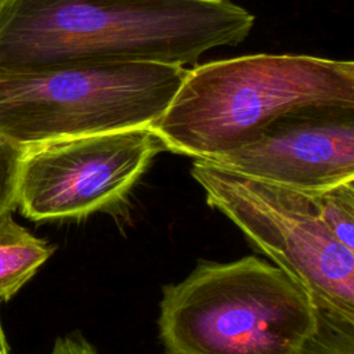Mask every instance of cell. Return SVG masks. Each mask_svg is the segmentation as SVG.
<instances>
[{"mask_svg": "<svg viewBox=\"0 0 354 354\" xmlns=\"http://www.w3.org/2000/svg\"><path fill=\"white\" fill-rule=\"evenodd\" d=\"M253 25L254 15L232 0H0V71L184 66L239 44Z\"/></svg>", "mask_w": 354, "mask_h": 354, "instance_id": "obj_1", "label": "cell"}, {"mask_svg": "<svg viewBox=\"0 0 354 354\" xmlns=\"http://www.w3.org/2000/svg\"><path fill=\"white\" fill-rule=\"evenodd\" d=\"M310 106H354L353 61L252 54L198 65L151 129L165 149L213 160Z\"/></svg>", "mask_w": 354, "mask_h": 354, "instance_id": "obj_2", "label": "cell"}, {"mask_svg": "<svg viewBox=\"0 0 354 354\" xmlns=\"http://www.w3.org/2000/svg\"><path fill=\"white\" fill-rule=\"evenodd\" d=\"M311 293L257 256L201 261L162 289L166 354H299L317 326Z\"/></svg>", "mask_w": 354, "mask_h": 354, "instance_id": "obj_3", "label": "cell"}, {"mask_svg": "<svg viewBox=\"0 0 354 354\" xmlns=\"http://www.w3.org/2000/svg\"><path fill=\"white\" fill-rule=\"evenodd\" d=\"M185 75L184 66L153 62L0 71V136L29 148L151 127L167 109Z\"/></svg>", "mask_w": 354, "mask_h": 354, "instance_id": "obj_4", "label": "cell"}, {"mask_svg": "<svg viewBox=\"0 0 354 354\" xmlns=\"http://www.w3.org/2000/svg\"><path fill=\"white\" fill-rule=\"evenodd\" d=\"M209 206L228 217L317 306L354 318V250L319 220L308 191L253 178L212 162L191 167Z\"/></svg>", "mask_w": 354, "mask_h": 354, "instance_id": "obj_5", "label": "cell"}, {"mask_svg": "<svg viewBox=\"0 0 354 354\" xmlns=\"http://www.w3.org/2000/svg\"><path fill=\"white\" fill-rule=\"evenodd\" d=\"M165 147L151 127L26 148L17 207L29 220L83 218L120 203Z\"/></svg>", "mask_w": 354, "mask_h": 354, "instance_id": "obj_6", "label": "cell"}, {"mask_svg": "<svg viewBox=\"0 0 354 354\" xmlns=\"http://www.w3.org/2000/svg\"><path fill=\"white\" fill-rule=\"evenodd\" d=\"M299 191L354 180V106H310L286 113L246 147L207 160Z\"/></svg>", "mask_w": 354, "mask_h": 354, "instance_id": "obj_7", "label": "cell"}, {"mask_svg": "<svg viewBox=\"0 0 354 354\" xmlns=\"http://www.w3.org/2000/svg\"><path fill=\"white\" fill-rule=\"evenodd\" d=\"M55 248L14 221L0 218V303L10 300L51 257Z\"/></svg>", "mask_w": 354, "mask_h": 354, "instance_id": "obj_8", "label": "cell"}, {"mask_svg": "<svg viewBox=\"0 0 354 354\" xmlns=\"http://www.w3.org/2000/svg\"><path fill=\"white\" fill-rule=\"evenodd\" d=\"M308 192L322 224L339 242L354 250V180Z\"/></svg>", "mask_w": 354, "mask_h": 354, "instance_id": "obj_9", "label": "cell"}, {"mask_svg": "<svg viewBox=\"0 0 354 354\" xmlns=\"http://www.w3.org/2000/svg\"><path fill=\"white\" fill-rule=\"evenodd\" d=\"M299 354H354V318L317 307V326Z\"/></svg>", "mask_w": 354, "mask_h": 354, "instance_id": "obj_10", "label": "cell"}, {"mask_svg": "<svg viewBox=\"0 0 354 354\" xmlns=\"http://www.w3.org/2000/svg\"><path fill=\"white\" fill-rule=\"evenodd\" d=\"M26 148L0 136V218L17 207V189Z\"/></svg>", "mask_w": 354, "mask_h": 354, "instance_id": "obj_11", "label": "cell"}, {"mask_svg": "<svg viewBox=\"0 0 354 354\" xmlns=\"http://www.w3.org/2000/svg\"><path fill=\"white\" fill-rule=\"evenodd\" d=\"M48 354H100L95 347L82 335H68L58 337Z\"/></svg>", "mask_w": 354, "mask_h": 354, "instance_id": "obj_12", "label": "cell"}, {"mask_svg": "<svg viewBox=\"0 0 354 354\" xmlns=\"http://www.w3.org/2000/svg\"><path fill=\"white\" fill-rule=\"evenodd\" d=\"M7 351H10L8 343H7V337H6V333H4V329L1 325V318H0V354L7 353Z\"/></svg>", "mask_w": 354, "mask_h": 354, "instance_id": "obj_13", "label": "cell"}, {"mask_svg": "<svg viewBox=\"0 0 354 354\" xmlns=\"http://www.w3.org/2000/svg\"><path fill=\"white\" fill-rule=\"evenodd\" d=\"M1 354H10V351H7V353H1Z\"/></svg>", "mask_w": 354, "mask_h": 354, "instance_id": "obj_14", "label": "cell"}]
</instances>
